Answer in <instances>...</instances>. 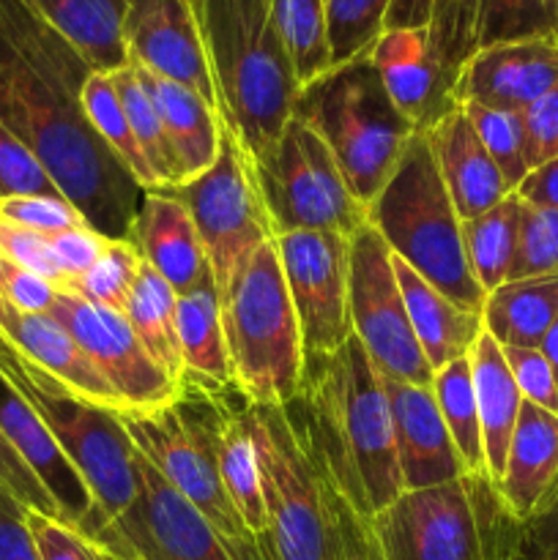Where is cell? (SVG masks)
<instances>
[{
	"label": "cell",
	"mask_w": 558,
	"mask_h": 560,
	"mask_svg": "<svg viewBox=\"0 0 558 560\" xmlns=\"http://www.w3.org/2000/svg\"><path fill=\"white\" fill-rule=\"evenodd\" d=\"M107 241L102 233L91 228V224H80V228L63 230V233L49 235V249H53L55 266H58L60 277H63V288L80 282L88 271L93 268V262L98 260V255L104 252Z\"/></svg>",
	"instance_id": "c3c4849f"
},
{
	"label": "cell",
	"mask_w": 558,
	"mask_h": 560,
	"mask_svg": "<svg viewBox=\"0 0 558 560\" xmlns=\"http://www.w3.org/2000/svg\"><path fill=\"white\" fill-rule=\"evenodd\" d=\"M381 377L392 408L394 446L405 490H425L468 476L443 424L432 386Z\"/></svg>",
	"instance_id": "ffe728a7"
},
{
	"label": "cell",
	"mask_w": 558,
	"mask_h": 560,
	"mask_svg": "<svg viewBox=\"0 0 558 560\" xmlns=\"http://www.w3.org/2000/svg\"><path fill=\"white\" fill-rule=\"evenodd\" d=\"M293 118L326 142L364 208L375 200L416 135L414 124L388 98L370 58L332 66L301 88Z\"/></svg>",
	"instance_id": "52a82bcc"
},
{
	"label": "cell",
	"mask_w": 558,
	"mask_h": 560,
	"mask_svg": "<svg viewBox=\"0 0 558 560\" xmlns=\"http://www.w3.org/2000/svg\"><path fill=\"white\" fill-rule=\"evenodd\" d=\"M457 107H463V113L468 115L481 145L498 164L509 189H518L520 180L531 173L525 115L518 109H490L481 104H457Z\"/></svg>",
	"instance_id": "f35d334b"
},
{
	"label": "cell",
	"mask_w": 558,
	"mask_h": 560,
	"mask_svg": "<svg viewBox=\"0 0 558 560\" xmlns=\"http://www.w3.org/2000/svg\"><path fill=\"white\" fill-rule=\"evenodd\" d=\"M514 560H558V501L545 514L520 525Z\"/></svg>",
	"instance_id": "db71d44e"
},
{
	"label": "cell",
	"mask_w": 558,
	"mask_h": 560,
	"mask_svg": "<svg viewBox=\"0 0 558 560\" xmlns=\"http://www.w3.org/2000/svg\"><path fill=\"white\" fill-rule=\"evenodd\" d=\"M14 195L63 197L36 153L0 124V197Z\"/></svg>",
	"instance_id": "7bdbcfd3"
},
{
	"label": "cell",
	"mask_w": 558,
	"mask_h": 560,
	"mask_svg": "<svg viewBox=\"0 0 558 560\" xmlns=\"http://www.w3.org/2000/svg\"><path fill=\"white\" fill-rule=\"evenodd\" d=\"M523 115L525 129H528L531 170L550 162V159H558V85H553Z\"/></svg>",
	"instance_id": "816d5d0a"
},
{
	"label": "cell",
	"mask_w": 558,
	"mask_h": 560,
	"mask_svg": "<svg viewBox=\"0 0 558 560\" xmlns=\"http://www.w3.org/2000/svg\"><path fill=\"white\" fill-rule=\"evenodd\" d=\"M520 397L558 413V383L539 348H501Z\"/></svg>",
	"instance_id": "bcb514c9"
},
{
	"label": "cell",
	"mask_w": 558,
	"mask_h": 560,
	"mask_svg": "<svg viewBox=\"0 0 558 560\" xmlns=\"http://www.w3.org/2000/svg\"><path fill=\"white\" fill-rule=\"evenodd\" d=\"M175 310H178V293L142 260L135 288H131L129 301L124 306V317L129 320L131 331L140 339L146 353L167 375L181 381L184 377V359H181Z\"/></svg>",
	"instance_id": "d6a6232c"
},
{
	"label": "cell",
	"mask_w": 558,
	"mask_h": 560,
	"mask_svg": "<svg viewBox=\"0 0 558 560\" xmlns=\"http://www.w3.org/2000/svg\"><path fill=\"white\" fill-rule=\"evenodd\" d=\"M496 490L518 525L531 523L558 501V413L523 399Z\"/></svg>",
	"instance_id": "44dd1931"
},
{
	"label": "cell",
	"mask_w": 558,
	"mask_h": 560,
	"mask_svg": "<svg viewBox=\"0 0 558 560\" xmlns=\"http://www.w3.org/2000/svg\"><path fill=\"white\" fill-rule=\"evenodd\" d=\"M274 560H364L361 523L290 427L284 408L252 405Z\"/></svg>",
	"instance_id": "277c9868"
},
{
	"label": "cell",
	"mask_w": 558,
	"mask_h": 560,
	"mask_svg": "<svg viewBox=\"0 0 558 560\" xmlns=\"http://www.w3.org/2000/svg\"><path fill=\"white\" fill-rule=\"evenodd\" d=\"M282 408L361 525L403 495L392 408L359 339L337 353L304 355L299 394Z\"/></svg>",
	"instance_id": "7a4b0ae2"
},
{
	"label": "cell",
	"mask_w": 558,
	"mask_h": 560,
	"mask_svg": "<svg viewBox=\"0 0 558 560\" xmlns=\"http://www.w3.org/2000/svg\"><path fill=\"white\" fill-rule=\"evenodd\" d=\"M0 432L14 446V452L31 465L33 474L42 479L66 523L88 534L93 528V501L85 481L60 452L31 402L11 386L3 372H0Z\"/></svg>",
	"instance_id": "7402d4cb"
},
{
	"label": "cell",
	"mask_w": 558,
	"mask_h": 560,
	"mask_svg": "<svg viewBox=\"0 0 558 560\" xmlns=\"http://www.w3.org/2000/svg\"><path fill=\"white\" fill-rule=\"evenodd\" d=\"M137 498L93 541L118 560H271L230 545L146 457L137 454Z\"/></svg>",
	"instance_id": "4fadbf2b"
},
{
	"label": "cell",
	"mask_w": 558,
	"mask_h": 560,
	"mask_svg": "<svg viewBox=\"0 0 558 560\" xmlns=\"http://www.w3.org/2000/svg\"><path fill=\"white\" fill-rule=\"evenodd\" d=\"M432 394L443 416L449 438H452L457 457L468 476H487L485 443H481L479 408H476L474 377H470L468 355L454 359L432 375Z\"/></svg>",
	"instance_id": "e575fe53"
},
{
	"label": "cell",
	"mask_w": 558,
	"mask_h": 560,
	"mask_svg": "<svg viewBox=\"0 0 558 560\" xmlns=\"http://www.w3.org/2000/svg\"><path fill=\"white\" fill-rule=\"evenodd\" d=\"M304 355L337 353L350 337V235L295 230L274 238Z\"/></svg>",
	"instance_id": "5bb4252c"
},
{
	"label": "cell",
	"mask_w": 558,
	"mask_h": 560,
	"mask_svg": "<svg viewBox=\"0 0 558 560\" xmlns=\"http://www.w3.org/2000/svg\"><path fill=\"white\" fill-rule=\"evenodd\" d=\"M542 273L558 277V211L525 206L518 255L509 279L542 277Z\"/></svg>",
	"instance_id": "b9f144b4"
},
{
	"label": "cell",
	"mask_w": 558,
	"mask_h": 560,
	"mask_svg": "<svg viewBox=\"0 0 558 560\" xmlns=\"http://www.w3.org/2000/svg\"><path fill=\"white\" fill-rule=\"evenodd\" d=\"M219 388L222 386L184 377L175 402L146 413H120V421L137 454L230 545L274 560L271 547L239 517L219 476Z\"/></svg>",
	"instance_id": "ba28073f"
},
{
	"label": "cell",
	"mask_w": 558,
	"mask_h": 560,
	"mask_svg": "<svg viewBox=\"0 0 558 560\" xmlns=\"http://www.w3.org/2000/svg\"><path fill=\"white\" fill-rule=\"evenodd\" d=\"M217 109L252 164L266 159L299 96L268 0H195Z\"/></svg>",
	"instance_id": "3957f363"
},
{
	"label": "cell",
	"mask_w": 558,
	"mask_h": 560,
	"mask_svg": "<svg viewBox=\"0 0 558 560\" xmlns=\"http://www.w3.org/2000/svg\"><path fill=\"white\" fill-rule=\"evenodd\" d=\"M470 377H474L476 408H479L481 443H485V470L487 479L498 487L507 465L509 443H512L514 427H518L520 397L514 377L509 372L503 350L490 334L481 331L476 345L468 353Z\"/></svg>",
	"instance_id": "f1b7e54d"
},
{
	"label": "cell",
	"mask_w": 558,
	"mask_h": 560,
	"mask_svg": "<svg viewBox=\"0 0 558 560\" xmlns=\"http://www.w3.org/2000/svg\"><path fill=\"white\" fill-rule=\"evenodd\" d=\"M350 326L364 345L372 366L394 381L432 386L427 364L405 312L403 290L394 273V255L372 224L350 235Z\"/></svg>",
	"instance_id": "7c38bea8"
},
{
	"label": "cell",
	"mask_w": 558,
	"mask_h": 560,
	"mask_svg": "<svg viewBox=\"0 0 558 560\" xmlns=\"http://www.w3.org/2000/svg\"><path fill=\"white\" fill-rule=\"evenodd\" d=\"M252 170L274 238L295 230L353 235L367 224V208L350 191L334 153L299 118L288 120L274 151Z\"/></svg>",
	"instance_id": "30bf717a"
},
{
	"label": "cell",
	"mask_w": 558,
	"mask_h": 560,
	"mask_svg": "<svg viewBox=\"0 0 558 560\" xmlns=\"http://www.w3.org/2000/svg\"><path fill=\"white\" fill-rule=\"evenodd\" d=\"M58 284L38 273L25 271L3 262V279H0V299L25 315H49L58 295Z\"/></svg>",
	"instance_id": "f907efd6"
},
{
	"label": "cell",
	"mask_w": 558,
	"mask_h": 560,
	"mask_svg": "<svg viewBox=\"0 0 558 560\" xmlns=\"http://www.w3.org/2000/svg\"><path fill=\"white\" fill-rule=\"evenodd\" d=\"M129 241L178 295L211 273L189 208L170 189H148L142 195Z\"/></svg>",
	"instance_id": "cb8c5ba5"
},
{
	"label": "cell",
	"mask_w": 558,
	"mask_h": 560,
	"mask_svg": "<svg viewBox=\"0 0 558 560\" xmlns=\"http://www.w3.org/2000/svg\"><path fill=\"white\" fill-rule=\"evenodd\" d=\"M523 211L525 202L512 191L481 217L463 222L465 257H468L470 271L485 293L509 282L520 244Z\"/></svg>",
	"instance_id": "836d02e7"
},
{
	"label": "cell",
	"mask_w": 558,
	"mask_h": 560,
	"mask_svg": "<svg viewBox=\"0 0 558 560\" xmlns=\"http://www.w3.org/2000/svg\"><path fill=\"white\" fill-rule=\"evenodd\" d=\"M0 334L25 355L31 364L47 372L66 392L85 402L124 413L118 394L96 370L77 339L53 315H25L0 299Z\"/></svg>",
	"instance_id": "603a6c76"
},
{
	"label": "cell",
	"mask_w": 558,
	"mask_h": 560,
	"mask_svg": "<svg viewBox=\"0 0 558 560\" xmlns=\"http://www.w3.org/2000/svg\"><path fill=\"white\" fill-rule=\"evenodd\" d=\"M109 74H113L115 91H118L120 104H124L131 131H135L137 142H140L142 153H146L148 167H151L153 180H156V189H178V186H184L186 178L184 170H181L178 153H175L167 131H164L156 107L148 98V93L142 91L131 63H126L118 71H109Z\"/></svg>",
	"instance_id": "8d00e7d4"
},
{
	"label": "cell",
	"mask_w": 558,
	"mask_h": 560,
	"mask_svg": "<svg viewBox=\"0 0 558 560\" xmlns=\"http://www.w3.org/2000/svg\"><path fill=\"white\" fill-rule=\"evenodd\" d=\"M55 27L93 71H118L126 60L124 14L129 0H22Z\"/></svg>",
	"instance_id": "4dcf8cb0"
},
{
	"label": "cell",
	"mask_w": 558,
	"mask_h": 560,
	"mask_svg": "<svg viewBox=\"0 0 558 560\" xmlns=\"http://www.w3.org/2000/svg\"><path fill=\"white\" fill-rule=\"evenodd\" d=\"M514 195L531 208H556L558 211V159H550V162L531 170L520 180Z\"/></svg>",
	"instance_id": "11a10c76"
},
{
	"label": "cell",
	"mask_w": 558,
	"mask_h": 560,
	"mask_svg": "<svg viewBox=\"0 0 558 560\" xmlns=\"http://www.w3.org/2000/svg\"><path fill=\"white\" fill-rule=\"evenodd\" d=\"M394 273H397L399 290H403L410 328H414L416 342H419L430 370L438 372L441 366L452 364L454 359L468 355L476 339L485 331L481 312L454 304L399 257H394Z\"/></svg>",
	"instance_id": "4316f807"
},
{
	"label": "cell",
	"mask_w": 558,
	"mask_h": 560,
	"mask_svg": "<svg viewBox=\"0 0 558 560\" xmlns=\"http://www.w3.org/2000/svg\"><path fill=\"white\" fill-rule=\"evenodd\" d=\"M0 260L38 273V277L63 288V277H60L58 266H55L53 249H49V235L33 233V230L0 219Z\"/></svg>",
	"instance_id": "7dc6e473"
},
{
	"label": "cell",
	"mask_w": 558,
	"mask_h": 560,
	"mask_svg": "<svg viewBox=\"0 0 558 560\" xmlns=\"http://www.w3.org/2000/svg\"><path fill=\"white\" fill-rule=\"evenodd\" d=\"M0 485H3L5 490H9L11 495L22 503V506L31 509V512L47 514V517H55V520H63V514H60L55 498L49 495L47 487L42 485V479L33 474L31 465H27L25 459L14 452V446L5 441L3 432H0Z\"/></svg>",
	"instance_id": "681fc988"
},
{
	"label": "cell",
	"mask_w": 558,
	"mask_h": 560,
	"mask_svg": "<svg viewBox=\"0 0 558 560\" xmlns=\"http://www.w3.org/2000/svg\"><path fill=\"white\" fill-rule=\"evenodd\" d=\"M518 536L487 476L405 490L361 525L364 560H514Z\"/></svg>",
	"instance_id": "5b68a950"
},
{
	"label": "cell",
	"mask_w": 558,
	"mask_h": 560,
	"mask_svg": "<svg viewBox=\"0 0 558 560\" xmlns=\"http://www.w3.org/2000/svg\"><path fill=\"white\" fill-rule=\"evenodd\" d=\"M0 560H36L27 509L0 485Z\"/></svg>",
	"instance_id": "f5cc1de1"
},
{
	"label": "cell",
	"mask_w": 558,
	"mask_h": 560,
	"mask_svg": "<svg viewBox=\"0 0 558 560\" xmlns=\"http://www.w3.org/2000/svg\"><path fill=\"white\" fill-rule=\"evenodd\" d=\"M386 27H427L449 77L481 47L556 36L542 0H392Z\"/></svg>",
	"instance_id": "2e32d148"
},
{
	"label": "cell",
	"mask_w": 558,
	"mask_h": 560,
	"mask_svg": "<svg viewBox=\"0 0 558 560\" xmlns=\"http://www.w3.org/2000/svg\"><path fill=\"white\" fill-rule=\"evenodd\" d=\"M49 315L77 339L96 370L118 394L124 413H146L175 402L181 381L162 370L131 331L124 312L82 299L74 290H58Z\"/></svg>",
	"instance_id": "9a60e30c"
},
{
	"label": "cell",
	"mask_w": 558,
	"mask_h": 560,
	"mask_svg": "<svg viewBox=\"0 0 558 560\" xmlns=\"http://www.w3.org/2000/svg\"><path fill=\"white\" fill-rule=\"evenodd\" d=\"M142 255L137 252V246L129 238L107 241L104 252L98 255V260L93 262L91 271L80 279L77 284L63 290H74L82 299L93 301V304H102L107 310L124 312L126 301H129L131 288L137 282V273H140Z\"/></svg>",
	"instance_id": "60d3db41"
},
{
	"label": "cell",
	"mask_w": 558,
	"mask_h": 560,
	"mask_svg": "<svg viewBox=\"0 0 558 560\" xmlns=\"http://www.w3.org/2000/svg\"><path fill=\"white\" fill-rule=\"evenodd\" d=\"M120 36L129 63L191 88L217 109L195 0H129Z\"/></svg>",
	"instance_id": "e0dca14e"
},
{
	"label": "cell",
	"mask_w": 558,
	"mask_h": 560,
	"mask_svg": "<svg viewBox=\"0 0 558 560\" xmlns=\"http://www.w3.org/2000/svg\"><path fill=\"white\" fill-rule=\"evenodd\" d=\"M367 58L375 66L394 107L427 131L457 104L452 98V77L443 69L427 27H386Z\"/></svg>",
	"instance_id": "d6986e66"
},
{
	"label": "cell",
	"mask_w": 558,
	"mask_h": 560,
	"mask_svg": "<svg viewBox=\"0 0 558 560\" xmlns=\"http://www.w3.org/2000/svg\"><path fill=\"white\" fill-rule=\"evenodd\" d=\"M131 69L162 118L164 131L178 153L184 178L191 180L206 173L222 151V118L217 109L191 88L164 80L142 66L131 63Z\"/></svg>",
	"instance_id": "83f0119b"
},
{
	"label": "cell",
	"mask_w": 558,
	"mask_h": 560,
	"mask_svg": "<svg viewBox=\"0 0 558 560\" xmlns=\"http://www.w3.org/2000/svg\"><path fill=\"white\" fill-rule=\"evenodd\" d=\"M539 350L545 353V359L550 361L553 375H556V383H558V317H556V323L550 326V331H547V337L542 339Z\"/></svg>",
	"instance_id": "9f6ffc18"
},
{
	"label": "cell",
	"mask_w": 558,
	"mask_h": 560,
	"mask_svg": "<svg viewBox=\"0 0 558 560\" xmlns=\"http://www.w3.org/2000/svg\"><path fill=\"white\" fill-rule=\"evenodd\" d=\"M425 135L460 222L481 217L503 197L512 195L463 107H454L452 113L443 115Z\"/></svg>",
	"instance_id": "d4e9b609"
},
{
	"label": "cell",
	"mask_w": 558,
	"mask_h": 560,
	"mask_svg": "<svg viewBox=\"0 0 558 560\" xmlns=\"http://www.w3.org/2000/svg\"><path fill=\"white\" fill-rule=\"evenodd\" d=\"M0 219L42 235H55L88 224L85 217L66 197L47 195L0 197Z\"/></svg>",
	"instance_id": "ee69618b"
},
{
	"label": "cell",
	"mask_w": 558,
	"mask_h": 560,
	"mask_svg": "<svg viewBox=\"0 0 558 560\" xmlns=\"http://www.w3.org/2000/svg\"><path fill=\"white\" fill-rule=\"evenodd\" d=\"M93 66L22 0H0V124L104 238H129L142 189L93 131L82 85Z\"/></svg>",
	"instance_id": "6da1fadb"
},
{
	"label": "cell",
	"mask_w": 558,
	"mask_h": 560,
	"mask_svg": "<svg viewBox=\"0 0 558 560\" xmlns=\"http://www.w3.org/2000/svg\"><path fill=\"white\" fill-rule=\"evenodd\" d=\"M170 191L189 208L206 262L222 295L244 262L263 244L274 241L271 219L257 189L255 170L224 124L217 162L202 175Z\"/></svg>",
	"instance_id": "8fae6325"
},
{
	"label": "cell",
	"mask_w": 558,
	"mask_h": 560,
	"mask_svg": "<svg viewBox=\"0 0 558 560\" xmlns=\"http://www.w3.org/2000/svg\"><path fill=\"white\" fill-rule=\"evenodd\" d=\"M268 9L301 91L332 69L326 0H268Z\"/></svg>",
	"instance_id": "d590c367"
},
{
	"label": "cell",
	"mask_w": 558,
	"mask_h": 560,
	"mask_svg": "<svg viewBox=\"0 0 558 560\" xmlns=\"http://www.w3.org/2000/svg\"><path fill=\"white\" fill-rule=\"evenodd\" d=\"M558 85V36H528L481 47L460 66L454 104L525 113Z\"/></svg>",
	"instance_id": "ac0fdd59"
},
{
	"label": "cell",
	"mask_w": 558,
	"mask_h": 560,
	"mask_svg": "<svg viewBox=\"0 0 558 560\" xmlns=\"http://www.w3.org/2000/svg\"><path fill=\"white\" fill-rule=\"evenodd\" d=\"M0 279H3V260H0Z\"/></svg>",
	"instance_id": "6f0895ef"
},
{
	"label": "cell",
	"mask_w": 558,
	"mask_h": 560,
	"mask_svg": "<svg viewBox=\"0 0 558 560\" xmlns=\"http://www.w3.org/2000/svg\"><path fill=\"white\" fill-rule=\"evenodd\" d=\"M556 36H558V25H556Z\"/></svg>",
	"instance_id": "680465c9"
},
{
	"label": "cell",
	"mask_w": 558,
	"mask_h": 560,
	"mask_svg": "<svg viewBox=\"0 0 558 560\" xmlns=\"http://www.w3.org/2000/svg\"><path fill=\"white\" fill-rule=\"evenodd\" d=\"M27 528H31L33 547H36V560H118L98 541L88 539L80 528L63 523V520L27 509Z\"/></svg>",
	"instance_id": "f6af8a7d"
},
{
	"label": "cell",
	"mask_w": 558,
	"mask_h": 560,
	"mask_svg": "<svg viewBox=\"0 0 558 560\" xmlns=\"http://www.w3.org/2000/svg\"><path fill=\"white\" fill-rule=\"evenodd\" d=\"M558 317V277L509 279L485 295L481 326L501 348H539Z\"/></svg>",
	"instance_id": "f546056e"
},
{
	"label": "cell",
	"mask_w": 558,
	"mask_h": 560,
	"mask_svg": "<svg viewBox=\"0 0 558 560\" xmlns=\"http://www.w3.org/2000/svg\"><path fill=\"white\" fill-rule=\"evenodd\" d=\"M175 323H178L184 377L213 383V386H230L233 377H230L228 345H224L222 295L213 282V273L178 295Z\"/></svg>",
	"instance_id": "1f68e13d"
},
{
	"label": "cell",
	"mask_w": 558,
	"mask_h": 560,
	"mask_svg": "<svg viewBox=\"0 0 558 560\" xmlns=\"http://www.w3.org/2000/svg\"><path fill=\"white\" fill-rule=\"evenodd\" d=\"M222 326L233 386L257 408L288 405L304 375V348L274 241L244 262L222 293Z\"/></svg>",
	"instance_id": "9c48e42d"
},
{
	"label": "cell",
	"mask_w": 558,
	"mask_h": 560,
	"mask_svg": "<svg viewBox=\"0 0 558 560\" xmlns=\"http://www.w3.org/2000/svg\"><path fill=\"white\" fill-rule=\"evenodd\" d=\"M392 0H326L332 66L367 58L372 44L386 31Z\"/></svg>",
	"instance_id": "ab89813d"
},
{
	"label": "cell",
	"mask_w": 558,
	"mask_h": 560,
	"mask_svg": "<svg viewBox=\"0 0 558 560\" xmlns=\"http://www.w3.org/2000/svg\"><path fill=\"white\" fill-rule=\"evenodd\" d=\"M219 476L246 528L268 545L266 492L252 430V402L233 383L219 388Z\"/></svg>",
	"instance_id": "484cf974"
},
{
	"label": "cell",
	"mask_w": 558,
	"mask_h": 560,
	"mask_svg": "<svg viewBox=\"0 0 558 560\" xmlns=\"http://www.w3.org/2000/svg\"><path fill=\"white\" fill-rule=\"evenodd\" d=\"M82 109H85L93 131L126 164V170L135 175L137 184L146 191L156 189V180H153L146 153H142L135 131H131V124L126 118V109L120 104V96L115 91V82L109 71H91L88 74L85 85H82Z\"/></svg>",
	"instance_id": "74e56055"
},
{
	"label": "cell",
	"mask_w": 558,
	"mask_h": 560,
	"mask_svg": "<svg viewBox=\"0 0 558 560\" xmlns=\"http://www.w3.org/2000/svg\"><path fill=\"white\" fill-rule=\"evenodd\" d=\"M367 224L425 282L454 304L481 312L487 293L468 266L463 222L443 186L425 131L410 137L394 173L367 206Z\"/></svg>",
	"instance_id": "8992f818"
}]
</instances>
